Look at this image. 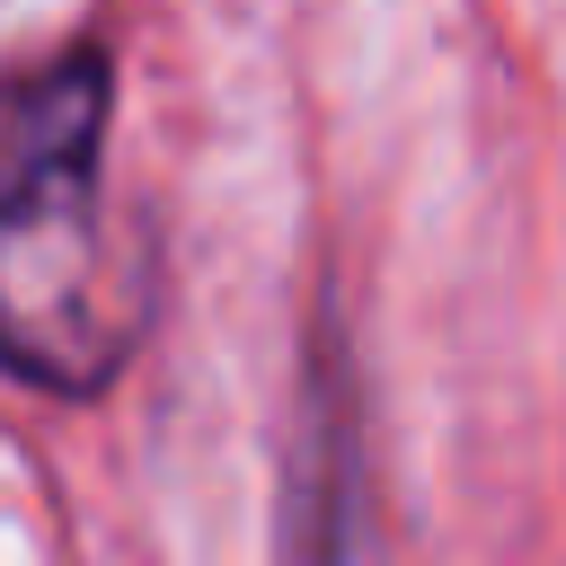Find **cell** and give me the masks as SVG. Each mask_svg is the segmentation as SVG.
Instances as JSON below:
<instances>
[{"mask_svg": "<svg viewBox=\"0 0 566 566\" xmlns=\"http://www.w3.org/2000/svg\"><path fill=\"white\" fill-rule=\"evenodd\" d=\"M106 62L0 80V363L97 389L142 336V256L106 221Z\"/></svg>", "mask_w": 566, "mask_h": 566, "instance_id": "obj_1", "label": "cell"}]
</instances>
